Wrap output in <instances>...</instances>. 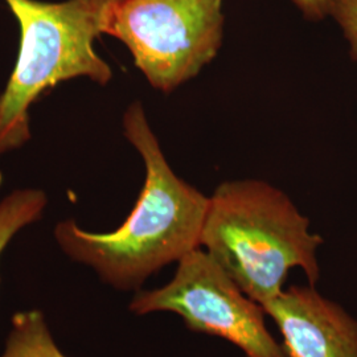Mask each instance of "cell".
I'll return each instance as SVG.
<instances>
[{
  "label": "cell",
  "instance_id": "6da1fadb",
  "mask_svg": "<svg viewBox=\"0 0 357 357\" xmlns=\"http://www.w3.org/2000/svg\"><path fill=\"white\" fill-rule=\"evenodd\" d=\"M128 141L141 153L146 176L131 213L109 233L82 230L75 220L57 224L54 237L72 259L94 268L118 290H139L144 281L200 248L209 197L178 178L168 165L141 102L123 115Z\"/></svg>",
  "mask_w": 357,
  "mask_h": 357
},
{
  "label": "cell",
  "instance_id": "7a4b0ae2",
  "mask_svg": "<svg viewBox=\"0 0 357 357\" xmlns=\"http://www.w3.org/2000/svg\"><path fill=\"white\" fill-rule=\"evenodd\" d=\"M321 243L291 199L266 181H225L209 196L200 248L262 307L281 295L293 268L317 286Z\"/></svg>",
  "mask_w": 357,
  "mask_h": 357
},
{
  "label": "cell",
  "instance_id": "3957f363",
  "mask_svg": "<svg viewBox=\"0 0 357 357\" xmlns=\"http://www.w3.org/2000/svg\"><path fill=\"white\" fill-rule=\"evenodd\" d=\"M20 29L16 64L0 93V156L31 138L29 107L57 84L77 77L106 85L110 65L94 50L112 0H4Z\"/></svg>",
  "mask_w": 357,
  "mask_h": 357
},
{
  "label": "cell",
  "instance_id": "277c9868",
  "mask_svg": "<svg viewBox=\"0 0 357 357\" xmlns=\"http://www.w3.org/2000/svg\"><path fill=\"white\" fill-rule=\"evenodd\" d=\"M222 0H112L105 35L119 40L153 89L171 93L216 59Z\"/></svg>",
  "mask_w": 357,
  "mask_h": 357
},
{
  "label": "cell",
  "instance_id": "5b68a950",
  "mask_svg": "<svg viewBox=\"0 0 357 357\" xmlns=\"http://www.w3.org/2000/svg\"><path fill=\"white\" fill-rule=\"evenodd\" d=\"M128 308L135 315L176 314L188 330L224 339L245 357H287L266 327L265 308L243 293L202 248L178 261L166 286L138 291Z\"/></svg>",
  "mask_w": 357,
  "mask_h": 357
},
{
  "label": "cell",
  "instance_id": "8992f818",
  "mask_svg": "<svg viewBox=\"0 0 357 357\" xmlns=\"http://www.w3.org/2000/svg\"><path fill=\"white\" fill-rule=\"evenodd\" d=\"M287 357H357V319L315 286H290L264 306Z\"/></svg>",
  "mask_w": 357,
  "mask_h": 357
},
{
  "label": "cell",
  "instance_id": "52a82bcc",
  "mask_svg": "<svg viewBox=\"0 0 357 357\" xmlns=\"http://www.w3.org/2000/svg\"><path fill=\"white\" fill-rule=\"evenodd\" d=\"M1 357H68L52 337L43 312L32 310L13 318L6 351Z\"/></svg>",
  "mask_w": 357,
  "mask_h": 357
},
{
  "label": "cell",
  "instance_id": "ba28073f",
  "mask_svg": "<svg viewBox=\"0 0 357 357\" xmlns=\"http://www.w3.org/2000/svg\"><path fill=\"white\" fill-rule=\"evenodd\" d=\"M47 205V196L40 190H17L0 202V255L13 236L38 221Z\"/></svg>",
  "mask_w": 357,
  "mask_h": 357
},
{
  "label": "cell",
  "instance_id": "9c48e42d",
  "mask_svg": "<svg viewBox=\"0 0 357 357\" xmlns=\"http://www.w3.org/2000/svg\"><path fill=\"white\" fill-rule=\"evenodd\" d=\"M328 16L343 32L349 54L357 61V0H328Z\"/></svg>",
  "mask_w": 357,
  "mask_h": 357
},
{
  "label": "cell",
  "instance_id": "30bf717a",
  "mask_svg": "<svg viewBox=\"0 0 357 357\" xmlns=\"http://www.w3.org/2000/svg\"><path fill=\"white\" fill-rule=\"evenodd\" d=\"M308 20H321L328 16V0H291Z\"/></svg>",
  "mask_w": 357,
  "mask_h": 357
}]
</instances>
